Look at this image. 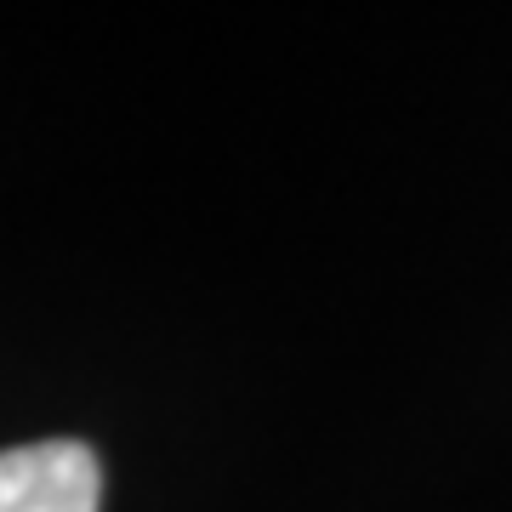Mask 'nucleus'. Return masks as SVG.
<instances>
[{
    "label": "nucleus",
    "instance_id": "f257e3e1",
    "mask_svg": "<svg viewBox=\"0 0 512 512\" xmlns=\"http://www.w3.org/2000/svg\"><path fill=\"white\" fill-rule=\"evenodd\" d=\"M0 512H103V461L80 439L0 450Z\"/></svg>",
    "mask_w": 512,
    "mask_h": 512
}]
</instances>
